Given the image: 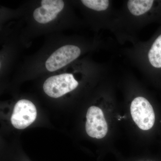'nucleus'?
Here are the masks:
<instances>
[{
    "mask_svg": "<svg viewBox=\"0 0 161 161\" xmlns=\"http://www.w3.org/2000/svg\"><path fill=\"white\" fill-rule=\"evenodd\" d=\"M154 4L152 0H130L127 6L130 13L136 16L142 15L150 10Z\"/></svg>",
    "mask_w": 161,
    "mask_h": 161,
    "instance_id": "nucleus-7",
    "label": "nucleus"
},
{
    "mask_svg": "<svg viewBox=\"0 0 161 161\" xmlns=\"http://www.w3.org/2000/svg\"><path fill=\"white\" fill-rule=\"evenodd\" d=\"M81 2L87 8L97 11L106 10L110 4L108 0H82Z\"/></svg>",
    "mask_w": 161,
    "mask_h": 161,
    "instance_id": "nucleus-9",
    "label": "nucleus"
},
{
    "mask_svg": "<svg viewBox=\"0 0 161 161\" xmlns=\"http://www.w3.org/2000/svg\"><path fill=\"white\" fill-rule=\"evenodd\" d=\"M36 116L35 105L30 101L21 99L15 105L11 118L12 124L16 129L23 130L33 123Z\"/></svg>",
    "mask_w": 161,
    "mask_h": 161,
    "instance_id": "nucleus-3",
    "label": "nucleus"
},
{
    "mask_svg": "<svg viewBox=\"0 0 161 161\" xmlns=\"http://www.w3.org/2000/svg\"><path fill=\"white\" fill-rule=\"evenodd\" d=\"M78 83L72 74H64L47 78L43 86L45 93L54 98L61 97L78 86Z\"/></svg>",
    "mask_w": 161,
    "mask_h": 161,
    "instance_id": "nucleus-2",
    "label": "nucleus"
},
{
    "mask_svg": "<svg viewBox=\"0 0 161 161\" xmlns=\"http://www.w3.org/2000/svg\"><path fill=\"white\" fill-rule=\"evenodd\" d=\"M80 50L75 45L61 47L53 53L46 60L45 66L50 72H54L65 66L80 56Z\"/></svg>",
    "mask_w": 161,
    "mask_h": 161,
    "instance_id": "nucleus-4",
    "label": "nucleus"
},
{
    "mask_svg": "<svg viewBox=\"0 0 161 161\" xmlns=\"http://www.w3.org/2000/svg\"><path fill=\"white\" fill-rule=\"evenodd\" d=\"M131 115L134 122L143 130H148L154 125L155 115L150 103L143 97L132 100L130 107Z\"/></svg>",
    "mask_w": 161,
    "mask_h": 161,
    "instance_id": "nucleus-1",
    "label": "nucleus"
},
{
    "mask_svg": "<svg viewBox=\"0 0 161 161\" xmlns=\"http://www.w3.org/2000/svg\"><path fill=\"white\" fill-rule=\"evenodd\" d=\"M41 6L35 9L33 13L35 19L40 23L45 24L54 19L64 7L61 0H42Z\"/></svg>",
    "mask_w": 161,
    "mask_h": 161,
    "instance_id": "nucleus-6",
    "label": "nucleus"
},
{
    "mask_svg": "<svg viewBox=\"0 0 161 161\" xmlns=\"http://www.w3.org/2000/svg\"><path fill=\"white\" fill-rule=\"evenodd\" d=\"M148 59L153 67L161 69V34L156 39L150 47Z\"/></svg>",
    "mask_w": 161,
    "mask_h": 161,
    "instance_id": "nucleus-8",
    "label": "nucleus"
},
{
    "mask_svg": "<svg viewBox=\"0 0 161 161\" xmlns=\"http://www.w3.org/2000/svg\"><path fill=\"white\" fill-rule=\"evenodd\" d=\"M86 130L88 135L93 138L101 139L106 135L108 125L100 108L92 106L88 110Z\"/></svg>",
    "mask_w": 161,
    "mask_h": 161,
    "instance_id": "nucleus-5",
    "label": "nucleus"
}]
</instances>
